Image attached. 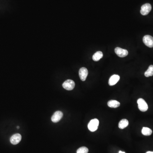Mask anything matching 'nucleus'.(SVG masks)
Wrapping results in <instances>:
<instances>
[{
    "mask_svg": "<svg viewBox=\"0 0 153 153\" xmlns=\"http://www.w3.org/2000/svg\"><path fill=\"white\" fill-rule=\"evenodd\" d=\"M99 124V121L97 119H93L88 124V128L91 132H94L97 130Z\"/></svg>",
    "mask_w": 153,
    "mask_h": 153,
    "instance_id": "obj_1",
    "label": "nucleus"
},
{
    "mask_svg": "<svg viewBox=\"0 0 153 153\" xmlns=\"http://www.w3.org/2000/svg\"><path fill=\"white\" fill-rule=\"evenodd\" d=\"M138 108L140 111L145 112L148 109V105L146 102L142 98H139L137 100Z\"/></svg>",
    "mask_w": 153,
    "mask_h": 153,
    "instance_id": "obj_2",
    "label": "nucleus"
},
{
    "mask_svg": "<svg viewBox=\"0 0 153 153\" xmlns=\"http://www.w3.org/2000/svg\"><path fill=\"white\" fill-rule=\"evenodd\" d=\"M63 87L67 90H72L75 87V83L72 79H67L63 84Z\"/></svg>",
    "mask_w": 153,
    "mask_h": 153,
    "instance_id": "obj_3",
    "label": "nucleus"
},
{
    "mask_svg": "<svg viewBox=\"0 0 153 153\" xmlns=\"http://www.w3.org/2000/svg\"><path fill=\"white\" fill-rule=\"evenodd\" d=\"M152 9V6L150 3H146L141 7L140 10L141 14L143 15H147L151 12Z\"/></svg>",
    "mask_w": 153,
    "mask_h": 153,
    "instance_id": "obj_4",
    "label": "nucleus"
},
{
    "mask_svg": "<svg viewBox=\"0 0 153 153\" xmlns=\"http://www.w3.org/2000/svg\"><path fill=\"white\" fill-rule=\"evenodd\" d=\"M143 42L148 47H153V37L151 35H146L143 38Z\"/></svg>",
    "mask_w": 153,
    "mask_h": 153,
    "instance_id": "obj_5",
    "label": "nucleus"
},
{
    "mask_svg": "<svg viewBox=\"0 0 153 153\" xmlns=\"http://www.w3.org/2000/svg\"><path fill=\"white\" fill-rule=\"evenodd\" d=\"M115 52L117 54V56L121 58H124L127 56L128 52L127 50L122 49L120 47H116L115 49Z\"/></svg>",
    "mask_w": 153,
    "mask_h": 153,
    "instance_id": "obj_6",
    "label": "nucleus"
},
{
    "mask_svg": "<svg viewBox=\"0 0 153 153\" xmlns=\"http://www.w3.org/2000/svg\"><path fill=\"white\" fill-rule=\"evenodd\" d=\"M63 116V114L61 111H57L53 114L51 118V120L53 122L56 123L60 121Z\"/></svg>",
    "mask_w": 153,
    "mask_h": 153,
    "instance_id": "obj_7",
    "label": "nucleus"
},
{
    "mask_svg": "<svg viewBox=\"0 0 153 153\" xmlns=\"http://www.w3.org/2000/svg\"><path fill=\"white\" fill-rule=\"evenodd\" d=\"M22 136L19 134H15L13 135L10 138V142L13 145H17L20 142Z\"/></svg>",
    "mask_w": 153,
    "mask_h": 153,
    "instance_id": "obj_8",
    "label": "nucleus"
},
{
    "mask_svg": "<svg viewBox=\"0 0 153 153\" xmlns=\"http://www.w3.org/2000/svg\"><path fill=\"white\" fill-rule=\"evenodd\" d=\"M79 77L82 81H85L88 75V71L86 68L82 67L80 68L79 72Z\"/></svg>",
    "mask_w": 153,
    "mask_h": 153,
    "instance_id": "obj_9",
    "label": "nucleus"
},
{
    "mask_svg": "<svg viewBox=\"0 0 153 153\" xmlns=\"http://www.w3.org/2000/svg\"><path fill=\"white\" fill-rule=\"evenodd\" d=\"M120 77L118 75H114L111 77L109 79V84L111 86L115 85L120 80Z\"/></svg>",
    "mask_w": 153,
    "mask_h": 153,
    "instance_id": "obj_10",
    "label": "nucleus"
},
{
    "mask_svg": "<svg viewBox=\"0 0 153 153\" xmlns=\"http://www.w3.org/2000/svg\"><path fill=\"white\" fill-rule=\"evenodd\" d=\"M120 102L115 100H111L108 102V105L110 108H117L120 105Z\"/></svg>",
    "mask_w": 153,
    "mask_h": 153,
    "instance_id": "obj_11",
    "label": "nucleus"
},
{
    "mask_svg": "<svg viewBox=\"0 0 153 153\" xmlns=\"http://www.w3.org/2000/svg\"><path fill=\"white\" fill-rule=\"evenodd\" d=\"M103 57V53L101 51H98L94 54L92 56V59L95 61H98Z\"/></svg>",
    "mask_w": 153,
    "mask_h": 153,
    "instance_id": "obj_12",
    "label": "nucleus"
},
{
    "mask_svg": "<svg viewBox=\"0 0 153 153\" xmlns=\"http://www.w3.org/2000/svg\"><path fill=\"white\" fill-rule=\"evenodd\" d=\"M128 121L127 119H123L119 123V128L121 129L125 128L128 125Z\"/></svg>",
    "mask_w": 153,
    "mask_h": 153,
    "instance_id": "obj_13",
    "label": "nucleus"
},
{
    "mask_svg": "<svg viewBox=\"0 0 153 153\" xmlns=\"http://www.w3.org/2000/svg\"><path fill=\"white\" fill-rule=\"evenodd\" d=\"M142 133L145 136H150L152 133V130L147 127H143L142 130Z\"/></svg>",
    "mask_w": 153,
    "mask_h": 153,
    "instance_id": "obj_14",
    "label": "nucleus"
},
{
    "mask_svg": "<svg viewBox=\"0 0 153 153\" xmlns=\"http://www.w3.org/2000/svg\"><path fill=\"white\" fill-rule=\"evenodd\" d=\"M145 76L146 77H149L153 76V65H150L147 70L145 72Z\"/></svg>",
    "mask_w": 153,
    "mask_h": 153,
    "instance_id": "obj_15",
    "label": "nucleus"
},
{
    "mask_svg": "<svg viewBox=\"0 0 153 153\" xmlns=\"http://www.w3.org/2000/svg\"><path fill=\"white\" fill-rule=\"evenodd\" d=\"M89 149L85 147H81L77 149V153H88Z\"/></svg>",
    "mask_w": 153,
    "mask_h": 153,
    "instance_id": "obj_16",
    "label": "nucleus"
},
{
    "mask_svg": "<svg viewBox=\"0 0 153 153\" xmlns=\"http://www.w3.org/2000/svg\"><path fill=\"white\" fill-rule=\"evenodd\" d=\"M146 153H153V152H147Z\"/></svg>",
    "mask_w": 153,
    "mask_h": 153,
    "instance_id": "obj_17",
    "label": "nucleus"
},
{
    "mask_svg": "<svg viewBox=\"0 0 153 153\" xmlns=\"http://www.w3.org/2000/svg\"><path fill=\"white\" fill-rule=\"evenodd\" d=\"M119 153H126L124 152H122V151H120V152H119Z\"/></svg>",
    "mask_w": 153,
    "mask_h": 153,
    "instance_id": "obj_18",
    "label": "nucleus"
},
{
    "mask_svg": "<svg viewBox=\"0 0 153 153\" xmlns=\"http://www.w3.org/2000/svg\"><path fill=\"white\" fill-rule=\"evenodd\" d=\"M17 128H18V129L19 128V127H17Z\"/></svg>",
    "mask_w": 153,
    "mask_h": 153,
    "instance_id": "obj_19",
    "label": "nucleus"
}]
</instances>
